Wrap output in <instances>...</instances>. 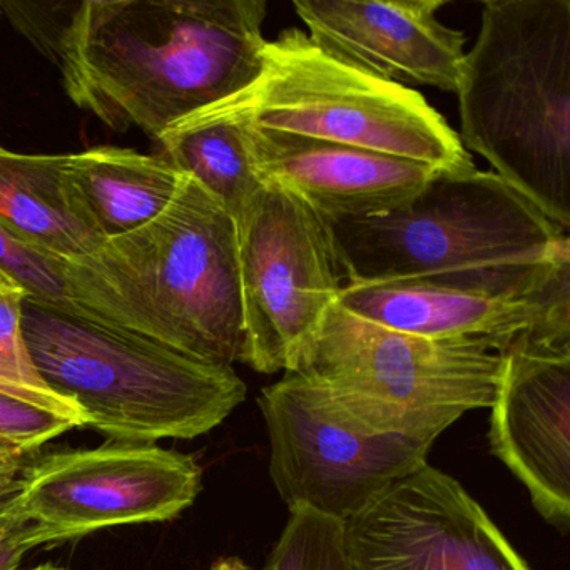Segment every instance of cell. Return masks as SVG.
<instances>
[{
	"label": "cell",
	"mask_w": 570,
	"mask_h": 570,
	"mask_svg": "<svg viewBox=\"0 0 570 570\" xmlns=\"http://www.w3.org/2000/svg\"><path fill=\"white\" fill-rule=\"evenodd\" d=\"M266 0H82L51 59L72 101L158 141L255 82Z\"/></svg>",
	"instance_id": "1"
},
{
	"label": "cell",
	"mask_w": 570,
	"mask_h": 570,
	"mask_svg": "<svg viewBox=\"0 0 570 570\" xmlns=\"http://www.w3.org/2000/svg\"><path fill=\"white\" fill-rule=\"evenodd\" d=\"M455 95L465 151L569 232L570 0L483 2Z\"/></svg>",
	"instance_id": "2"
},
{
	"label": "cell",
	"mask_w": 570,
	"mask_h": 570,
	"mask_svg": "<svg viewBox=\"0 0 570 570\" xmlns=\"http://www.w3.org/2000/svg\"><path fill=\"white\" fill-rule=\"evenodd\" d=\"M81 265L89 303L108 325L202 362L242 358L236 223L195 179L183 176L163 215L108 239Z\"/></svg>",
	"instance_id": "3"
},
{
	"label": "cell",
	"mask_w": 570,
	"mask_h": 570,
	"mask_svg": "<svg viewBox=\"0 0 570 570\" xmlns=\"http://www.w3.org/2000/svg\"><path fill=\"white\" fill-rule=\"evenodd\" d=\"M22 332L46 385L76 403L86 426L112 442L196 439L246 399L233 366L28 298Z\"/></svg>",
	"instance_id": "4"
},
{
	"label": "cell",
	"mask_w": 570,
	"mask_h": 570,
	"mask_svg": "<svg viewBox=\"0 0 570 570\" xmlns=\"http://www.w3.org/2000/svg\"><path fill=\"white\" fill-rule=\"evenodd\" d=\"M326 226L340 275L352 286L570 255L566 229L495 173L476 168L436 171L382 215Z\"/></svg>",
	"instance_id": "5"
},
{
	"label": "cell",
	"mask_w": 570,
	"mask_h": 570,
	"mask_svg": "<svg viewBox=\"0 0 570 570\" xmlns=\"http://www.w3.org/2000/svg\"><path fill=\"white\" fill-rule=\"evenodd\" d=\"M500 365L479 340L386 328L335 303L293 372L370 432L435 442L463 413L492 409Z\"/></svg>",
	"instance_id": "6"
},
{
	"label": "cell",
	"mask_w": 570,
	"mask_h": 570,
	"mask_svg": "<svg viewBox=\"0 0 570 570\" xmlns=\"http://www.w3.org/2000/svg\"><path fill=\"white\" fill-rule=\"evenodd\" d=\"M243 121L336 145L423 163L475 169L459 135L420 92L376 78L286 29L263 48L252 86L219 102Z\"/></svg>",
	"instance_id": "7"
},
{
	"label": "cell",
	"mask_w": 570,
	"mask_h": 570,
	"mask_svg": "<svg viewBox=\"0 0 570 570\" xmlns=\"http://www.w3.org/2000/svg\"><path fill=\"white\" fill-rule=\"evenodd\" d=\"M243 350L239 362L293 372L343 289L326 223L298 196L263 181L239 213Z\"/></svg>",
	"instance_id": "8"
},
{
	"label": "cell",
	"mask_w": 570,
	"mask_h": 570,
	"mask_svg": "<svg viewBox=\"0 0 570 570\" xmlns=\"http://www.w3.org/2000/svg\"><path fill=\"white\" fill-rule=\"evenodd\" d=\"M338 303L386 328L469 338L502 352L519 336L570 346V255L430 278L343 286Z\"/></svg>",
	"instance_id": "9"
},
{
	"label": "cell",
	"mask_w": 570,
	"mask_h": 570,
	"mask_svg": "<svg viewBox=\"0 0 570 570\" xmlns=\"http://www.w3.org/2000/svg\"><path fill=\"white\" fill-rule=\"evenodd\" d=\"M258 405L272 443L269 473L288 509L348 522L392 483L426 463L433 442L370 432L296 372L266 386Z\"/></svg>",
	"instance_id": "10"
},
{
	"label": "cell",
	"mask_w": 570,
	"mask_h": 570,
	"mask_svg": "<svg viewBox=\"0 0 570 570\" xmlns=\"http://www.w3.org/2000/svg\"><path fill=\"white\" fill-rule=\"evenodd\" d=\"M203 470L156 443L112 442L36 455L4 509L41 527L49 543L109 527L165 522L195 503Z\"/></svg>",
	"instance_id": "11"
},
{
	"label": "cell",
	"mask_w": 570,
	"mask_h": 570,
	"mask_svg": "<svg viewBox=\"0 0 570 570\" xmlns=\"http://www.w3.org/2000/svg\"><path fill=\"white\" fill-rule=\"evenodd\" d=\"M345 527L352 570H530L480 503L429 463Z\"/></svg>",
	"instance_id": "12"
},
{
	"label": "cell",
	"mask_w": 570,
	"mask_h": 570,
	"mask_svg": "<svg viewBox=\"0 0 570 570\" xmlns=\"http://www.w3.org/2000/svg\"><path fill=\"white\" fill-rule=\"evenodd\" d=\"M490 450L527 487L537 512L570 527V346L519 336L499 352Z\"/></svg>",
	"instance_id": "13"
},
{
	"label": "cell",
	"mask_w": 570,
	"mask_h": 570,
	"mask_svg": "<svg viewBox=\"0 0 570 570\" xmlns=\"http://www.w3.org/2000/svg\"><path fill=\"white\" fill-rule=\"evenodd\" d=\"M446 0H295L306 35L336 58L400 86L455 95L465 35L439 19Z\"/></svg>",
	"instance_id": "14"
},
{
	"label": "cell",
	"mask_w": 570,
	"mask_h": 570,
	"mask_svg": "<svg viewBox=\"0 0 570 570\" xmlns=\"http://www.w3.org/2000/svg\"><path fill=\"white\" fill-rule=\"evenodd\" d=\"M239 121L259 181L288 189L325 223L382 215L412 198L442 171L423 163Z\"/></svg>",
	"instance_id": "15"
},
{
	"label": "cell",
	"mask_w": 570,
	"mask_h": 570,
	"mask_svg": "<svg viewBox=\"0 0 570 570\" xmlns=\"http://www.w3.org/2000/svg\"><path fill=\"white\" fill-rule=\"evenodd\" d=\"M65 176L79 209L106 242L155 222L183 179L165 156L111 146L66 155Z\"/></svg>",
	"instance_id": "16"
},
{
	"label": "cell",
	"mask_w": 570,
	"mask_h": 570,
	"mask_svg": "<svg viewBox=\"0 0 570 570\" xmlns=\"http://www.w3.org/2000/svg\"><path fill=\"white\" fill-rule=\"evenodd\" d=\"M65 156L0 148V226L48 255L81 262L106 239L69 191Z\"/></svg>",
	"instance_id": "17"
},
{
	"label": "cell",
	"mask_w": 570,
	"mask_h": 570,
	"mask_svg": "<svg viewBox=\"0 0 570 570\" xmlns=\"http://www.w3.org/2000/svg\"><path fill=\"white\" fill-rule=\"evenodd\" d=\"M158 142L173 168L195 179L233 219L262 188L249 163L242 121L219 102L176 122Z\"/></svg>",
	"instance_id": "18"
},
{
	"label": "cell",
	"mask_w": 570,
	"mask_h": 570,
	"mask_svg": "<svg viewBox=\"0 0 570 570\" xmlns=\"http://www.w3.org/2000/svg\"><path fill=\"white\" fill-rule=\"evenodd\" d=\"M24 298L19 286L0 276V392L65 413L86 426L78 405L52 392L32 363L22 332Z\"/></svg>",
	"instance_id": "19"
},
{
	"label": "cell",
	"mask_w": 570,
	"mask_h": 570,
	"mask_svg": "<svg viewBox=\"0 0 570 570\" xmlns=\"http://www.w3.org/2000/svg\"><path fill=\"white\" fill-rule=\"evenodd\" d=\"M0 276L19 286L31 302L92 320L79 298L71 262L28 245L2 226Z\"/></svg>",
	"instance_id": "20"
},
{
	"label": "cell",
	"mask_w": 570,
	"mask_h": 570,
	"mask_svg": "<svg viewBox=\"0 0 570 570\" xmlns=\"http://www.w3.org/2000/svg\"><path fill=\"white\" fill-rule=\"evenodd\" d=\"M263 570H352L345 522L305 507L289 509Z\"/></svg>",
	"instance_id": "21"
},
{
	"label": "cell",
	"mask_w": 570,
	"mask_h": 570,
	"mask_svg": "<svg viewBox=\"0 0 570 570\" xmlns=\"http://www.w3.org/2000/svg\"><path fill=\"white\" fill-rule=\"evenodd\" d=\"M82 426L78 420L0 392V443L39 452L42 445L68 430Z\"/></svg>",
	"instance_id": "22"
},
{
	"label": "cell",
	"mask_w": 570,
	"mask_h": 570,
	"mask_svg": "<svg viewBox=\"0 0 570 570\" xmlns=\"http://www.w3.org/2000/svg\"><path fill=\"white\" fill-rule=\"evenodd\" d=\"M42 543H49V537L41 527L0 507V570H18L24 553Z\"/></svg>",
	"instance_id": "23"
},
{
	"label": "cell",
	"mask_w": 570,
	"mask_h": 570,
	"mask_svg": "<svg viewBox=\"0 0 570 570\" xmlns=\"http://www.w3.org/2000/svg\"><path fill=\"white\" fill-rule=\"evenodd\" d=\"M38 452H24L0 443V507L18 493L19 483Z\"/></svg>",
	"instance_id": "24"
},
{
	"label": "cell",
	"mask_w": 570,
	"mask_h": 570,
	"mask_svg": "<svg viewBox=\"0 0 570 570\" xmlns=\"http://www.w3.org/2000/svg\"><path fill=\"white\" fill-rule=\"evenodd\" d=\"M209 570H255L248 563L243 562L238 557H223L216 560Z\"/></svg>",
	"instance_id": "25"
},
{
	"label": "cell",
	"mask_w": 570,
	"mask_h": 570,
	"mask_svg": "<svg viewBox=\"0 0 570 570\" xmlns=\"http://www.w3.org/2000/svg\"><path fill=\"white\" fill-rule=\"evenodd\" d=\"M29 570H66L61 569V567L52 566V563H45V566L35 567V569Z\"/></svg>",
	"instance_id": "26"
},
{
	"label": "cell",
	"mask_w": 570,
	"mask_h": 570,
	"mask_svg": "<svg viewBox=\"0 0 570 570\" xmlns=\"http://www.w3.org/2000/svg\"><path fill=\"white\" fill-rule=\"evenodd\" d=\"M0 11H2V8H0Z\"/></svg>",
	"instance_id": "27"
}]
</instances>
